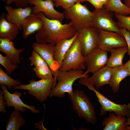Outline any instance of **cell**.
<instances>
[{"label": "cell", "mask_w": 130, "mask_h": 130, "mask_svg": "<svg viewBox=\"0 0 130 130\" xmlns=\"http://www.w3.org/2000/svg\"><path fill=\"white\" fill-rule=\"evenodd\" d=\"M56 78L53 77L48 79H42L36 81L30 80L27 84H20L13 88L15 89L26 90L27 92L34 97L40 102L46 101L50 95L52 89L55 86Z\"/></svg>", "instance_id": "7"}, {"label": "cell", "mask_w": 130, "mask_h": 130, "mask_svg": "<svg viewBox=\"0 0 130 130\" xmlns=\"http://www.w3.org/2000/svg\"><path fill=\"white\" fill-rule=\"evenodd\" d=\"M78 83L95 93L101 105L100 116H102L107 112H113L117 115L130 117V102L126 105L117 104L112 101L97 91L89 77L80 78Z\"/></svg>", "instance_id": "4"}, {"label": "cell", "mask_w": 130, "mask_h": 130, "mask_svg": "<svg viewBox=\"0 0 130 130\" xmlns=\"http://www.w3.org/2000/svg\"><path fill=\"white\" fill-rule=\"evenodd\" d=\"M0 38L8 39L12 41L19 33V29L15 24L7 21L2 13L0 18Z\"/></svg>", "instance_id": "21"}, {"label": "cell", "mask_w": 130, "mask_h": 130, "mask_svg": "<svg viewBox=\"0 0 130 130\" xmlns=\"http://www.w3.org/2000/svg\"><path fill=\"white\" fill-rule=\"evenodd\" d=\"M113 68L106 65L93 73L89 78L95 87L99 89L106 84H109L112 73Z\"/></svg>", "instance_id": "19"}, {"label": "cell", "mask_w": 130, "mask_h": 130, "mask_svg": "<svg viewBox=\"0 0 130 130\" xmlns=\"http://www.w3.org/2000/svg\"><path fill=\"white\" fill-rule=\"evenodd\" d=\"M77 37L66 53L59 70L62 71L85 69L86 57L82 54L81 47V34Z\"/></svg>", "instance_id": "5"}, {"label": "cell", "mask_w": 130, "mask_h": 130, "mask_svg": "<svg viewBox=\"0 0 130 130\" xmlns=\"http://www.w3.org/2000/svg\"><path fill=\"white\" fill-rule=\"evenodd\" d=\"M126 124L127 126L126 130H130V117L127 118L126 119Z\"/></svg>", "instance_id": "37"}, {"label": "cell", "mask_w": 130, "mask_h": 130, "mask_svg": "<svg viewBox=\"0 0 130 130\" xmlns=\"http://www.w3.org/2000/svg\"><path fill=\"white\" fill-rule=\"evenodd\" d=\"M124 4L130 8V0H124Z\"/></svg>", "instance_id": "39"}, {"label": "cell", "mask_w": 130, "mask_h": 130, "mask_svg": "<svg viewBox=\"0 0 130 130\" xmlns=\"http://www.w3.org/2000/svg\"><path fill=\"white\" fill-rule=\"evenodd\" d=\"M32 46L33 50L38 52L47 64L53 77L56 78L59 65L54 58L55 46L49 43L36 42L33 43Z\"/></svg>", "instance_id": "11"}, {"label": "cell", "mask_w": 130, "mask_h": 130, "mask_svg": "<svg viewBox=\"0 0 130 130\" xmlns=\"http://www.w3.org/2000/svg\"><path fill=\"white\" fill-rule=\"evenodd\" d=\"M8 74L4 72L0 67V84L6 86L9 90H12L14 86L19 85L21 83L19 81L15 80L10 77Z\"/></svg>", "instance_id": "26"}, {"label": "cell", "mask_w": 130, "mask_h": 130, "mask_svg": "<svg viewBox=\"0 0 130 130\" xmlns=\"http://www.w3.org/2000/svg\"><path fill=\"white\" fill-rule=\"evenodd\" d=\"M0 87L4 93V99L7 107L13 106L15 110L21 112L26 111V108L33 113L37 114L39 112V110L35 109V106H29L23 103L20 98L22 94L20 92L16 91L12 94L8 91L5 85L1 84Z\"/></svg>", "instance_id": "13"}, {"label": "cell", "mask_w": 130, "mask_h": 130, "mask_svg": "<svg viewBox=\"0 0 130 130\" xmlns=\"http://www.w3.org/2000/svg\"><path fill=\"white\" fill-rule=\"evenodd\" d=\"M97 47L109 52L111 49L127 46L125 39L120 34L116 32L97 29Z\"/></svg>", "instance_id": "8"}, {"label": "cell", "mask_w": 130, "mask_h": 130, "mask_svg": "<svg viewBox=\"0 0 130 130\" xmlns=\"http://www.w3.org/2000/svg\"><path fill=\"white\" fill-rule=\"evenodd\" d=\"M82 70H72L62 71L58 70L56 78L57 83L51 90L49 97H57L62 98L65 96V94L71 95L73 90V85L77 79L89 77L88 74L83 73Z\"/></svg>", "instance_id": "2"}, {"label": "cell", "mask_w": 130, "mask_h": 130, "mask_svg": "<svg viewBox=\"0 0 130 130\" xmlns=\"http://www.w3.org/2000/svg\"><path fill=\"white\" fill-rule=\"evenodd\" d=\"M128 51L127 46L111 49L109 51L111 53V56L108 59L106 65L113 68L123 65V60Z\"/></svg>", "instance_id": "23"}, {"label": "cell", "mask_w": 130, "mask_h": 130, "mask_svg": "<svg viewBox=\"0 0 130 130\" xmlns=\"http://www.w3.org/2000/svg\"><path fill=\"white\" fill-rule=\"evenodd\" d=\"M85 65L87 71L84 73H92L106 65L108 58L107 52L97 48L86 57Z\"/></svg>", "instance_id": "12"}, {"label": "cell", "mask_w": 130, "mask_h": 130, "mask_svg": "<svg viewBox=\"0 0 130 130\" xmlns=\"http://www.w3.org/2000/svg\"><path fill=\"white\" fill-rule=\"evenodd\" d=\"M43 25L42 20L37 14L32 13L28 15L22 25L23 38H26L36 31H39Z\"/></svg>", "instance_id": "17"}, {"label": "cell", "mask_w": 130, "mask_h": 130, "mask_svg": "<svg viewBox=\"0 0 130 130\" xmlns=\"http://www.w3.org/2000/svg\"><path fill=\"white\" fill-rule=\"evenodd\" d=\"M78 32L81 34V51L83 55L86 57L91 51L97 48V29L91 26L82 29Z\"/></svg>", "instance_id": "14"}, {"label": "cell", "mask_w": 130, "mask_h": 130, "mask_svg": "<svg viewBox=\"0 0 130 130\" xmlns=\"http://www.w3.org/2000/svg\"><path fill=\"white\" fill-rule=\"evenodd\" d=\"M73 110L79 117L94 124L97 117L95 108L89 97L82 91L75 89L72 95H68Z\"/></svg>", "instance_id": "3"}, {"label": "cell", "mask_w": 130, "mask_h": 130, "mask_svg": "<svg viewBox=\"0 0 130 130\" xmlns=\"http://www.w3.org/2000/svg\"><path fill=\"white\" fill-rule=\"evenodd\" d=\"M115 14L117 19V23L119 27L125 28L130 32V16H127L118 13Z\"/></svg>", "instance_id": "29"}, {"label": "cell", "mask_w": 130, "mask_h": 130, "mask_svg": "<svg viewBox=\"0 0 130 130\" xmlns=\"http://www.w3.org/2000/svg\"><path fill=\"white\" fill-rule=\"evenodd\" d=\"M93 26L97 29L112 31L121 34L117 22L113 19V13L104 8L93 11Z\"/></svg>", "instance_id": "9"}, {"label": "cell", "mask_w": 130, "mask_h": 130, "mask_svg": "<svg viewBox=\"0 0 130 130\" xmlns=\"http://www.w3.org/2000/svg\"><path fill=\"white\" fill-rule=\"evenodd\" d=\"M120 31L126 42L128 48L127 54L130 56V32L125 28H120Z\"/></svg>", "instance_id": "32"}, {"label": "cell", "mask_w": 130, "mask_h": 130, "mask_svg": "<svg viewBox=\"0 0 130 130\" xmlns=\"http://www.w3.org/2000/svg\"><path fill=\"white\" fill-rule=\"evenodd\" d=\"M127 119L123 116L110 112L108 117L104 118L102 125L103 130H126Z\"/></svg>", "instance_id": "18"}, {"label": "cell", "mask_w": 130, "mask_h": 130, "mask_svg": "<svg viewBox=\"0 0 130 130\" xmlns=\"http://www.w3.org/2000/svg\"><path fill=\"white\" fill-rule=\"evenodd\" d=\"M124 64L130 72V58L126 63Z\"/></svg>", "instance_id": "38"}, {"label": "cell", "mask_w": 130, "mask_h": 130, "mask_svg": "<svg viewBox=\"0 0 130 130\" xmlns=\"http://www.w3.org/2000/svg\"><path fill=\"white\" fill-rule=\"evenodd\" d=\"M4 93L2 90H0V111L5 113L6 112L5 107L6 106V102L5 101Z\"/></svg>", "instance_id": "34"}, {"label": "cell", "mask_w": 130, "mask_h": 130, "mask_svg": "<svg viewBox=\"0 0 130 130\" xmlns=\"http://www.w3.org/2000/svg\"><path fill=\"white\" fill-rule=\"evenodd\" d=\"M28 4L34 6L32 8V13L37 14L43 12L47 18L51 20L61 21L65 18L64 13L56 10L53 0H28Z\"/></svg>", "instance_id": "10"}, {"label": "cell", "mask_w": 130, "mask_h": 130, "mask_svg": "<svg viewBox=\"0 0 130 130\" xmlns=\"http://www.w3.org/2000/svg\"><path fill=\"white\" fill-rule=\"evenodd\" d=\"M55 6L56 7L61 6L64 9L69 8L75 4L73 0H54Z\"/></svg>", "instance_id": "31"}, {"label": "cell", "mask_w": 130, "mask_h": 130, "mask_svg": "<svg viewBox=\"0 0 130 130\" xmlns=\"http://www.w3.org/2000/svg\"><path fill=\"white\" fill-rule=\"evenodd\" d=\"M14 43L8 39L0 38V51L10 59L12 63L17 64L20 62V53L25 50L24 48L16 49Z\"/></svg>", "instance_id": "16"}, {"label": "cell", "mask_w": 130, "mask_h": 130, "mask_svg": "<svg viewBox=\"0 0 130 130\" xmlns=\"http://www.w3.org/2000/svg\"><path fill=\"white\" fill-rule=\"evenodd\" d=\"M19 111L14 110L12 111L7 123L6 130H19L23 126L26 121L23 118Z\"/></svg>", "instance_id": "25"}, {"label": "cell", "mask_w": 130, "mask_h": 130, "mask_svg": "<svg viewBox=\"0 0 130 130\" xmlns=\"http://www.w3.org/2000/svg\"></svg>", "instance_id": "42"}, {"label": "cell", "mask_w": 130, "mask_h": 130, "mask_svg": "<svg viewBox=\"0 0 130 130\" xmlns=\"http://www.w3.org/2000/svg\"><path fill=\"white\" fill-rule=\"evenodd\" d=\"M5 1L6 5H9L13 3L17 8H20L27 6L28 4V0H2Z\"/></svg>", "instance_id": "33"}, {"label": "cell", "mask_w": 130, "mask_h": 130, "mask_svg": "<svg viewBox=\"0 0 130 130\" xmlns=\"http://www.w3.org/2000/svg\"><path fill=\"white\" fill-rule=\"evenodd\" d=\"M33 70L37 77L41 79H48L53 77L52 71L48 65L35 67Z\"/></svg>", "instance_id": "27"}, {"label": "cell", "mask_w": 130, "mask_h": 130, "mask_svg": "<svg viewBox=\"0 0 130 130\" xmlns=\"http://www.w3.org/2000/svg\"><path fill=\"white\" fill-rule=\"evenodd\" d=\"M5 8L7 12L5 18L8 21L16 25L19 30H22V25L26 18L32 13V8L29 6L13 8L9 5H6Z\"/></svg>", "instance_id": "15"}, {"label": "cell", "mask_w": 130, "mask_h": 130, "mask_svg": "<svg viewBox=\"0 0 130 130\" xmlns=\"http://www.w3.org/2000/svg\"><path fill=\"white\" fill-rule=\"evenodd\" d=\"M63 13L65 18L71 20L77 32L93 26V12L81 3H75L71 7L64 9Z\"/></svg>", "instance_id": "6"}, {"label": "cell", "mask_w": 130, "mask_h": 130, "mask_svg": "<svg viewBox=\"0 0 130 130\" xmlns=\"http://www.w3.org/2000/svg\"><path fill=\"white\" fill-rule=\"evenodd\" d=\"M0 64L5 68L8 74L10 75L18 67L17 64L12 63L7 56H4L0 54Z\"/></svg>", "instance_id": "28"}, {"label": "cell", "mask_w": 130, "mask_h": 130, "mask_svg": "<svg viewBox=\"0 0 130 130\" xmlns=\"http://www.w3.org/2000/svg\"><path fill=\"white\" fill-rule=\"evenodd\" d=\"M31 66L35 67L43 65H48L40 55L37 52L33 50L29 58Z\"/></svg>", "instance_id": "30"}, {"label": "cell", "mask_w": 130, "mask_h": 130, "mask_svg": "<svg viewBox=\"0 0 130 130\" xmlns=\"http://www.w3.org/2000/svg\"><path fill=\"white\" fill-rule=\"evenodd\" d=\"M75 3H80L83 2L85 1V0H73Z\"/></svg>", "instance_id": "40"}, {"label": "cell", "mask_w": 130, "mask_h": 130, "mask_svg": "<svg viewBox=\"0 0 130 130\" xmlns=\"http://www.w3.org/2000/svg\"><path fill=\"white\" fill-rule=\"evenodd\" d=\"M37 14L43 22L42 27L37 31L36 34V39L38 43H49L55 46L62 39L72 38L78 32L71 21L68 24H62L61 21L48 19L42 12Z\"/></svg>", "instance_id": "1"}, {"label": "cell", "mask_w": 130, "mask_h": 130, "mask_svg": "<svg viewBox=\"0 0 130 130\" xmlns=\"http://www.w3.org/2000/svg\"></svg>", "instance_id": "43"}, {"label": "cell", "mask_w": 130, "mask_h": 130, "mask_svg": "<svg viewBox=\"0 0 130 130\" xmlns=\"http://www.w3.org/2000/svg\"><path fill=\"white\" fill-rule=\"evenodd\" d=\"M91 3L95 7V9H99L103 8V5L100 0H85Z\"/></svg>", "instance_id": "35"}, {"label": "cell", "mask_w": 130, "mask_h": 130, "mask_svg": "<svg viewBox=\"0 0 130 130\" xmlns=\"http://www.w3.org/2000/svg\"><path fill=\"white\" fill-rule=\"evenodd\" d=\"M43 120L44 119H43L41 121L39 122V123L38 124L37 123H35V126L38 129L40 126V130H42V129H43L42 128V127H42L44 128H45L43 126V123L44 122Z\"/></svg>", "instance_id": "36"}, {"label": "cell", "mask_w": 130, "mask_h": 130, "mask_svg": "<svg viewBox=\"0 0 130 130\" xmlns=\"http://www.w3.org/2000/svg\"><path fill=\"white\" fill-rule=\"evenodd\" d=\"M109 0H100L103 5L106 4L109 1Z\"/></svg>", "instance_id": "41"}, {"label": "cell", "mask_w": 130, "mask_h": 130, "mask_svg": "<svg viewBox=\"0 0 130 130\" xmlns=\"http://www.w3.org/2000/svg\"><path fill=\"white\" fill-rule=\"evenodd\" d=\"M130 75V72L124 64L113 68L112 76L109 85L114 93L118 92L121 82L126 77Z\"/></svg>", "instance_id": "22"}, {"label": "cell", "mask_w": 130, "mask_h": 130, "mask_svg": "<svg viewBox=\"0 0 130 130\" xmlns=\"http://www.w3.org/2000/svg\"><path fill=\"white\" fill-rule=\"evenodd\" d=\"M104 8L107 10L118 13L127 16L130 15V8L122 2L121 0H109Z\"/></svg>", "instance_id": "24"}, {"label": "cell", "mask_w": 130, "mask_h": 130, "mask_svg": "<svg viewBox=\"0 0 130 130\" xmlns=\"http://www.w3.org/2000/svg\"><path fill=\"white\" fill-rule=\"evenodd\" d=\"M77 32L72 38L62 39L58 42L55 46L54 58L60 68L62 62L66 52L71 47L78 35Z\"/></svg>", "instance_id": "20"}]
</instances>
